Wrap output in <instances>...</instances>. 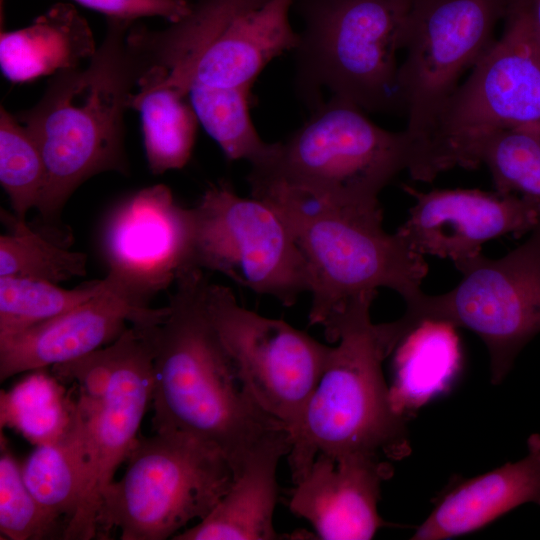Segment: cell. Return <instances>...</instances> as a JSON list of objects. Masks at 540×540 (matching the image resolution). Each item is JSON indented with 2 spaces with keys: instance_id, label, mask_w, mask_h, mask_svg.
I'll list each match as a JSON object with an SVG mask.
<instances>
[{
  "instance_id": "cell-1",
  "label": "cell",
  "mask_w": 540,
  "mask_h": 540,
  "mask_svg": "<svg viewBox=\"0 0 540 540\" xmlns=\"http://www.w3.org/2000/svg\"><path fill=\"white\" fill-rule=\"evenodd\" d=\"M208 282L200 268L182 271L164 318L150 325L152 428L184 433L216 448L235 478L262 439L286 429L243 386L208 315Z\"/></svg>"
},
{
  "instance_id": "cell-2",
  "label": "cell",
  "mask_w": 540,
  "mask_h": 540,
  "mask_svg": "<svg viewBox=\"0 0 540 540\" xmlns=\"http://www.w3.org/2000/svg\"><path fill=\"white\" fill-rule=\"evenodd\" d=\"M88 65L52 75L38 103L17 119L36 140L45 182L35 208L43 224L59 222L72 193L90 177L127 173L124 112L148 64L129 37L130 23L107 20Z\"/></svg>"
},
{
  "instance_id": "cell-3",
  "label": "cell",
  "mask_w": 540,
  "mask_h": 540,
  "mask_svg": "<svg viewBox=\"0 0 540 540\" xmlns=\"http://www.w3.org/2000/svg\"><path fill=\"white\" fill-rule=\"evenodd\" d=\"M372 302H357L339 321L336 345L330 348L320 380L289 434L287 460L294 485L318 454L399 459L409 451L408 416L396 408L382 370L401 334L395 321H371Z\"/></svg>"
},
{
  "instance_id": "cell-4",
  "label": "cell",
  "mask_w": 540,
  "mask_h": 540,
  "mask_svg": "<svg viewBox=\"0 0 540 540\" xmlns=\"http://www.w3.org/2000/svg\"><path fill=\"white\" fill-rule=\"evenodd\" d=\"M411 157L405 131L386 130L338 96L321 102L310 119L251 165L255 197L286 196L382 216L379 194Z\"/></svg>"
},
{
  "instance_id": "cell-5",
  "label": "cell",
  "mask_w": 540,
  "mask_h": 540,
  "mask_svg": "<svg viewBox=\"0 0 540 540\" xmlns=\"http://www.w3.org/2000/svg\"><path fill=\"white\" fill-rule=\"evenodd\" d=\"M287 221L305 260L312 297L309 324L323 327L334 343L335 329L357 302L374 299L379 288L408 301L422 291L428 272L383 217L344 211L322 203L286 199L271 204Z\"/></svg>"
},
{
  "instance_id": "cell-6",
  "label": "cell",
  "mask_w": 540,
  "mask_h": 540,
  "mask_svg": "<svg viewBox=\"0 0 540 540\" xmlns=\"http://www.w3.org/2000/svg\"><path fill=\"white\" fill-rule=\"evenodd\" d=\"M414 0H296L304 21L295 86L313 109L321 91L364 111L401 106L397 53Z\"/></svg>"
},
{
  "instance_id": "cell-7",
  "label": "cell",
  "mask_w": 540,
  "mask_h": 540,
  "mask_svg": "<svg viewBox=\"0 0 540 540\" xmlns=\"http://www.w3.org/2000/svg\"><path fill=\"white\" fill-rule=\"evenodd\" d=\"M150 325H131L111 344L52 366L54 375L78 392L77 427L85 461L84 488L66 540L97 536L103 494L138 441L152 403Z\"/></svg>"
},
{
  "instance_id": "cell-8",
  "label": "cell",
  "mask_w": 540,
  "mask_h": 540,
  "mask_svg": "<svg viewBox=\"0 0 540 540\" xmlns=\"http://www.w3.org/2000/svg\"><path fill=\"white\" fill-rule=\"evenodd\" d=\"M506 129L540 132V40L530 0H512L501 35L450 99L412 178L430 182L477 167L482 142Z\"/></svg>"
},
{
  "instance_id": "cell-9",
  "label": "cell",
  "mask_w": 540,
  "mask_h": 540,
  "mask_svg": "<svg viewBox=\"0 0 540 540\" xmlns=\"http://www.w3.org/2000/svg\"><path fill=\"white\" fill-rule=\"evenodd\" d=\"M127 462L103 494L98 538L116 529L122 540L168 539L207 516L234 480L219 450L180 432L138 438Z\"/></svg>"
},
{
  "instance_id": "cell-10",
  "label": "cell",
  "mask_w": 540,
  "mask_h": 540,
  "mask_svg": "<svg viewBox=\"0 0 540 540\" xmlns=\"http://www.w3.org/2000/svg\"><path fill=\"white\" fill-rule=\"evenodd\" d=\"M295 1L268 0L241 13L233 0H195L184 18L151 31L152 64L185 95L196 84L250 89L269 62L297 48L300 33L289 19Z\"/></svg>"
},
{
  "instance_id": "cell-11",
  "label": "cell",
  "mask_w": 540,
  "mask_h": 540,
  "mask_svg": "<svg viewBox=\"0 0 540 540\" xmlns=\"http://www.w3.org/2000/svg\"><path fill=\"white\" fill-rule=\"evenodd\" d=\"M455 267L462 278L453 289L437 295L421 292L405 302L398 321L405 334L424 321L472 331L488 349L492 382L498 384L540 333V222L503 257L480 253Z\"/></svg>"
},
{
  "instance_id": "cell-12",
  "label": "cell",
  "mask_w": 540,
  "mask_h": 540,
  "mask_svg": "<svg viewBox=\"0 0 540 540\" xmlns=\"http://www.w3.org/2000/svg\"><path fill=\"white\" fill-rule=\"evenodd\" d=\"M512 0H414L399 64L398 89L407 113L411 175L459 86L495 41Z\"/></svg>"
},
{
  "instance_id": "cell-13",
  "label": "cell",
  "mask_w": 540,
  "mask_h": 540,
  "mask_svg": "<svg viewBox=\"0 0 540 540\" xmlns=\"http://www.w3.org/2000/svg\"><path fill=\"white\" fill-rule=\"evenodd\" d=\"M192 212V264L292 306L309 291L303 255L282 214L270 203L208 187Z\"/></svg>"
},
{
  "instance_id": "cell-14",
  "label": "cell",
  "mask_w": 540,
  "mask_h": 540,
  "mask_svg": "<svg viewBox=\"0 0 540 540\" xmlns=\"http://www.w3.org/2000/svg\"><path fill=\"white\" fill-rule=\"evenodd\" d=\"M205 303L243 386L290 434L320 380L331 346L283 320L244 308L223 285L208 282Z\"/></svg>"
},
{
  "instance_id": "cell-15",
  "label": "cell",
  "mask_w": 540,
  "mask_h": 540,
  "mask_svg": "<svg viewBox=\"0 0 540 540\" xmlns=\"http://www.w3.org/2000/svg\"><path fill=\"white\" fill-rule=\"evenodd\" d=\"M192 212L157 184L119 201L100 228L105 279L133 302L150 301L192 264ZM197 268V267H196Z\"/></svg>"
},
{
  "instance_id": "cell-16",
  "label": "cell",
  "mask_w": 540,
  "mask_h": 540,
  "mask_svg": "<svg viewBox=\"0 0 540 540\" xmlns=\"http://www.w3.org/2000/svg\"><path fill=\"white\" fill-rule=\"evenodd\" d=\"M415 202L396 233L415 253L450 259L454 265L481 253L483 244L522 236L540 222V200L478 189L406 187Z\"/></svg>"
},
{
  "instance_id": "cell-17",
  "label": "cell",
  "mask_w": 540,
  "mask_h": 540,
  "mask_svg": "<svg viewBox=\"0 0 540 540\" xmlns=\"http://www.w3.org/2000/svg\"><path fill=\"white\" fill-rule=\"evenodd\" d=\"M167 308L139 305L105 278L102 288L70 310L0 336V380L79 359L114 342L129 326L160 322Z\"/></svg>"
},
{
  "instance_id": "cell-18",
  "label": "cell",
  "mask_w": 540,
  "mask_h": 540,
  "mask_svg": "<svg viewBox=\"0 0 540 540\" xmlns=\"http://www.w3.org/2000/svg\"><path fill=\"white\" fill-rule=\"evenodd\" d=\"M393 469L383 458L318 454L295 484L290 511L322 540H369L385 524L378 513L381 484Z\"/></svg>"
},
{
  "instance_id": "cell-19",
  "label": "cell",
  "mask_w": 540,
  "mask_h": 540,
  "mask_svg": "<svg viewBox=\"0 0 540 540\" xmlns=\"http://www.w3.org/2000/svg\"><path fill=\"white\" fill-rule=\"evenodd\" d=\"M525 503L540 506V433L528 438L527 454L522 459L449 489L411 539L461 536L483 528Z\"/></svg>"
},
{
  "instance_id": "cell-20",
  "label": "cell",
  "mask_w": 540,
  "mask_h": 540,
  "mask_svg": "<svg viewBox=\"0 0 540 540\" xmlns=\"http://www.w3.org/2000/svg\"><path fill=\"white\" fill-rule=\"evenodd\" d=\"M286 430H276L247 455L226 494L202 520L174 540H275L277 468L290 451Z\"/></svg>"
},
{
  "instance_id": "cell-21",
  "label": "cell",
  "mask_w": 540,
  "mask_h": 540,
  "mask_svg": "<svg viewBox=\"0 0 540 540\" xmlns=\"http://www.w3.org/2000/svg\"><path fill=\"white\" fill-rule=\"evenodd\" d=\"M96 49L85 18L73 5L56 3L29 26L1 32L0 66L11 82L24 83L79 67Z\"/></svg>"
},
{
  "instance_id": "cell-22",
  "label": "cell",
  "mask_w": 540,
  "mask_h": 540,
  "mask_svg": "<svg viewBox=\"0 0 540 540\" xmlns=\"http://www.w3.org/2000/svg\"><path fill=\"white\" fill-rule=\"evenodd\" d=\"M129 107L139 111L150 171L155 175L188 162L199 124L188 95L163 81V68L148 66Z\"/></svg>"
},
{
  "instance_id": "cell-23",
  "label": "cell",
  "mask_w": 540,
  "mask_h": 540,
  "mask_svg": "<svg viewBox=\"0 0 540 540\" xmlns=\"http://www.w3.org/2000/svg\"><path fill=\"white\" fill-rule=\"evenodd\" d=\"M393 352L391 395L396 408L407 416L446 389L460 362L455 327L444 322H422Z\"/></svg>"
},
{
  "instance_id": "cell-24",
  "label": "cell",
  "mask_w": 540,
  "mask_h": 540,
  "mask_svg": "<svg viewBox=\"0 0 540 540\" xmlns=\"http://www.w3.org/2000/svg\"><path fill=\"white\" fill-rule=\"evenodd\" d=\"M0 393V427H9L37 445L59 441L77 422V399L44 368Z\"/></svg>"
},
{
  "instance_id": "cell-25",
  "label": "cell",
  "mask_w": 540,
  "mask_h": 540,
  "mask_svg": "<svg viewBox=\"0 0 540 540\" xmlns=\"http://www.w3.org/2000/svg\"><path fill=\"white\" fill-rule=\"evenodd\" d=\"M21 473L33 497L67 528L77 511L85 480L77 422L59 441L37 445L21 465Z\"/></svg>"
},
{
  "instance_id": "cell-26",
  "label": "cell",
  "mask_w": 540,
  "mask_h": 540,
  "mask_svg": "<svg viewBox=\"0 0 540 540\" xmlns=\"http://www.w3.org/2000/svg\"><path fill=\"white\" fill-rule=\"evenodd\" d=\"M199 123L228 160L261 162L272 143L258 135L249 113L250 89L192 85L187 92Z\"/></svg>"
},
{
  "instance_id": "cell-27",
  "label": "cell",
  "mask_w": 540,
  "mask_h": 540,
  "mask_svg": "<svg viewBox=\"0 0 540 540\" xmlns=\"http://www.w3.org/2000/svg\"><path fill=\"white\" fill-rule=\"evenodd\" d=\"M0 219V277L45 280L59 284L86 274L87 256L55 244L4 208Z\"/></svg>"
},
{
  "instance_id": "cell-28",
  "label": "cell",
  "mask_w": 540,
  "mask_h": 540,
  "mask_svg": "<svg viewBox=\"0 0 540 540\" xmlns=\"http://www.w3.org/2000/svg\"><path fill=\"white\" fill-rule=\"evenodd\" d=\"M103 279L65 289L45 280L0 277V336L58 316L94 296Z\"/></svg>"
},
{
  "instance_id": "cell-29",
  "label": "cell",
  "mask_w": 540,
  "mask_h": 540,
  "mask_svg": "<svg viewBox=\"0 0 540 540\" xmlns=\"http://www.w3.org/2000/svg\"><path fill=\"white\" fill-rule=\"evenodd\" d=\"M45 182L41 150L29 130L5 108L0 110V183L12 213L26 220L36 208Z\"/></svg>"
},
{
  "instance_id": "cell-30",
  "label": "cell",
  "mask_w": 540,
  "mask_h": 540,
  "mask_svg": "<svg viewBox=\"0 0 540 540\" xmlns=\"http://www.w3.org/2000/svg\"><path fill=\"white\" fill-rule=\"evenodd\" d=\"M477 162L488 168L496 192L540 200V132L498 131L482 142Z\"/></svg>"
},
{
  "instance_id": "cell-31",
  "label": "cell",
  "mask_w": 540,
  "mask_h": 540,
  "mask_svg": "<svg viewBox=\"0 0 540 540\" xmlns=\"http://www.w3.org/2000/svg\"><path fill=\"white\" fill-rule=\"evenodd\" d=\"M66 526L50 515L26 487L21 466L1 434L0 531L11 540L64 539Z\"/></svg>"
},
{
  "instance_id": "cell-32",
  "label": "cell",
  "mask_w": 540,
  "mask_h": 540,
  "mask_svg": "<svg viewBox=\"0 0 540 540\" xmlns=\"http://www.w3.org/2000/svg\"><path fill=\"white\" fill-rule=\"evenodd\" d=\"M76 3L106 15L107 20L132 24L149 16H159L175 23L190 10L189 0H73Z\"/></svg>"
},
{
  "instance_id": "cell-33",
  "label": "cell",
  "mask_w": 540,
  "mask_h": 540,
  "mask_svg": "<svg viewBox=\"0 0 540 540\" xmlns=\"http://www.w3.org/2000/svg\"><path fill=\"white\" fill-rule=\"evenodd\" d=\"M531 21L540 40V0H530Z\"/></svg>"
}]
</instances>
